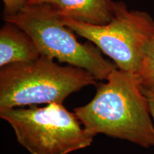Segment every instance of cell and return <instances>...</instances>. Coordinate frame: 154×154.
<instances>
[{"label":"cell","instance_id":"cell-1","mask_svg":"<svg viewBox=\"0 0 154 154\" xmlns=\"http://www.w3.org/2000/svg\"><path fill=\"white\" fill-rule=\"evenodd\" d=\"M106 81L96 84V94L89 103L74 109L83 126L96 135L144 148L154 146L152 117L136 74L116 68Z\"/></svg>","mask_w":154,"mask_h":154},{"label":"cell","instance_id":"cell-2","mask_svg":"<svg viewBox=\"0 0 154 154\" xmlns=\"http://www.w3.org/2000/svg\"><path fill=\"white\" fill-rule=\"evenodd\" d=\"M96 79L85 69L60 66L41 55L29 62L6 65L0 69V111L42 103H63L68 96Z\"/></svg>","mask_w":154,"mask_h":154},{"label":"cell","instance_id":"cell-3","mask_svg":"<svg viewBox=\"0 0 154 154\" xmlns=\"http://www.w3.org/2000/svg\"><path fill=\"white\" fill-rule=\"evenodd\" d=\"M3 19L29 34L41 55L85 69L96 79L106 80L117 68L103 58L96 46L80 43L76 33L63 23L57 9L50 5H26L17 14Z\"/></svg>","mask_w":154,"mask_h":154},{"label":"cell","instance_id":"cell-4","mask_svg":"<svg viewBox=\"0 0 154 154\" xmlns=\"http://www.w3.org/2000/svg\"><path fill=\"white\" fill-rule=\"evenodd\" d=\"M14 130L17 141L32 154H69L91 145L96 134L62 103L45 107L12 108L0 111Z\"/></svg>","mask_w":154,"mask_h":154},{"label":"cell","instance_id":"cell-5","mask_svg":"<svg viewBox=\"0 0 154 154\" xmlns=\"http://www.w3.org/2000/svg\"><path fill=\"white\" fill-rule=\"evenodd\" d=\"M61 19L76 34L95 44L114 61L117 68L136 74L154 36V20L146 11L128 10L116 2L110 22L93 25L66 17Z\"/></svg>","mask_w":154,"mask_h":154},{"label":"cell","instance_id":"cell-6","mask_svg":"<svg viewBox=\"0 0 154 154\" xmlns=\"http://www.w3.org/2000/svg\"><path fill=\"white\" fill-rule=\"evenodd\" d=\"M116 2L112 0H29L27 5L48 4L62 17L89 24L103 25L112 19Z\"/></svg>","mask_w":154,"mask_h":154},{"label":"cell","instance_id":"cell-7","mask_svg":"<svg viewBox=\"0 0 154 154\" xmlns=\"http://www.w3.org/2000/svg\"><path fill=\"white\" fill-rule=\"evenodd\" d=\"M41 57L29 34L13 23L5 22L0 29V66L29 62Z\"/></svg>","mask_w":154,"mask_h":154},{"label":"cell","instance_id":"cell-8","mask_svg":"<svg viewBox=\"0 0 154 154\" xmlns=\"http://www.w3.org/2000/svg\"><path fill=\"white\" fill-rule=\"evenodd\" d=\"M136 74L142 87L154 90V36Z\"/></svg>","mask_w":154,"mask_h":154},{"label":"cell","instance_id":"cell-9","mask_svg":"<svg viewBox=\"0 0 154 154\" xmlns=\"http://www.w3.org/2000/svg\"><path fill=\"white\" fill-rule=\"evenodd\" d=\"M4 5L3 17L17 14L27 5L29 0H2Z\"/></svg>","mask_w":154,"mask_h":154},{"label":"cell","instance_id":"cell-10","mask_svg":"<svg viewBox=\"0 0 154 154\" xmlns=\"http://www.w3.org/2000/svg\"><path fill=\"white\" fill-rule=\"evenodd\" d=\"M142 87V86H141ZM144 95L147 100L148 104H149L150 113H151L152 119L154 121V90L147 89L142 87Z\"/></svg>","mask_w":154,"mask_h":154}]
</instances>
